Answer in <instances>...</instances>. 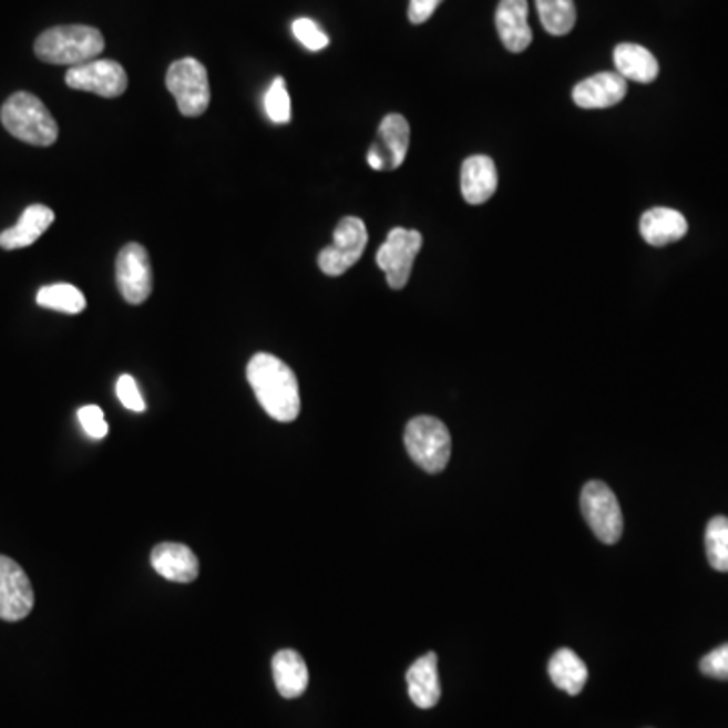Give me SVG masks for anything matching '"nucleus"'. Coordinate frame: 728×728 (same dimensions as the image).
I'll list each match as a JSON object with an SVG mask.
<instances>
[{
  "label": "nucleus",
  "mask_w": 728,
  "mask_h": 728,
  "mask_svg": "<svg viewBox=\"0 0 728 728\" xmlns=\"http://www.w3.org/2000/svg\"><path fill=\"white\" fill-rule=\"evenodd\" d=\"M247 381L267 416L279 423H291L300 416V384L296 372L284 360L257 352L247 365Z\"/></svg>",
  "instance_id": "obj_1"
},
{
  "label": "nucleus",
  "mask_w": 728,
  "mask_h": 728,
  "mask_svg": "<svg viewBox=\"0 0 728 728\" xmlns=\"http://www.w3.org/2000/svg\"><path fill=\"white\" fill-rule=\"evenodd\" d=\"M104 35L88 24H61L37 37L35 55L51 65H81L100 58Z\"/></svg>",
  "instance_id": "obj_2"
},
{
  "label": "nucleus",
  "mask_w": 728,
  "mask_h": 728,
  "mask_svg": "<svg viewBox=\"0 0 728 728\" xmlns=\"http://www.w3.org/2000/svg\"><path fill=\"white\" fill-rule=\"evenodd\" d=\"M4 130L31 146H53L59 139V126L47 105L29 92L12 93L0 107Z\"/></svg>",
  "instance_id": "obj_3"
},
{
  "label": "nucleus",
  "mask_w": 728,
  "mask_h": 728,
  "mask_svg": "<svg viewBox=\"0 0 728 728\" xmlns=\"http://www.w3.org/2000/svg\"><path fill=\"white\" fill-rule=\"evenodd\" d=\"M404 448L421 470L440 474L450 462V429L438 417H416L404 429Z\"/></svg>",
  "instance_id": "obj_4"
},
{
  "label": "nucleus",
  "mask_w": 728,
  "mask_h": 728,
  "mask_svg": "<svg viewBox=\"0 0 728 728\" xmlns=\"http://www.w3.org/2000/svg\"><path fill=\"white\" fill-rule=\"evenodd\" d=\"M166 88L173 93L181 114L186 117L203 116L211 104V85L205 65L197 59L174 61L166 71Z\"/></svg>",
  "instance_id": "obj_5"
},
{
  "label": "nucleus",
  "mask_w": 728,
  "mask_h": 728,
  "mask_svg": "<svg viewBox=\"0 0 728 728\" xmlns=\"http://www.w3.org/2000/svg\"><path fill=\"white\" fill-rule=\"evenodd\" d=\"M581 512L593 534L605 544H615L624 534V514L612 488L593 480L581 492Z\"/></svg>",
  "instance_id": "obj_6"
},
{
  "label": "nucleus",
  "mask_w": 728,
  "mask_h": 728,
  "mask_svg": "<svg viewBox=\"0 0 728 728\" xmlns=\"http://www.w3.org/2000/svg\"><path fill=\"white\" fill-rule=\"evenodd\" d=\"M369 232L367 225L359 217H345L336 225L332 245L318 255V266L326 276L338 278L347 274L350 267L359 264L360 257L367 249Z\"/></svg>",
  "instance_id": "obj_7"
},
{
  "label": "nucleus",
  "mask_w": 728,
  "mask_h": 728,
  "mask_svg": "<svg viewBox=\"0 0 728 728\" xmlns=\"http://www.w3.org/2000/svg\"><path fill=\"white\" fill-rule=\"evenodd\" d=\"M423 247V235L416 229L394 227L377 252V266L384 271L387 284L393 289H403L411 278L416 257Z\"/></svg>",
  "instance_id": "obj_8"
},
{
  "label": "nucleus",
  "mask_w": 728,
  "mask_h": 728,
  "mask_svg": "<svg viewBox=\"0 0 728 728\" xmlns=\"http://www.w3.org/2000/svg\"><path fill=\"white\" fill-rule=\"evenodd\" d=\"M65 83L78 92L95 93L100 98H120L127 90V73L117 61L93 59L70 68L65 73Z\"/></svg>",
  "instance_id": "obj_9"
},
{
  "label": "nucleus",
  "mask_w": 728,
  "mask_h": 728,
  "mask_svg": "<svg viewBox=\"0 0 728 728\" xmlns=\"http://www.w3.org/2000/svg\"><path fill=\"white\" fill-rule=\"evenodd\" d=\"M116 284L122 298L139 306L151 298L152 266L146 247L140 243H127L117 254Z\"/></svg>",
  "instance_id": "obj_10"
},
{
  "label": "nucleus",
  "mask_w": 728,
  "mask_h": 728,
  "mask_svg": "<svg viewBox=\"0 0 728 728\" xmlns=\"http://www.w3.org/2000/svg\"><path fill=\"white\" fill-rule=\"evenodd\" d=\"M35 607L31 581L19 563L0 555V619L21 622Z\"/></svg>",
  "instance_id": "obj_11"
},
{
  "label": "nucleus",
  "mask_w": 728,
  "mask_h": 728,
  "mask_svg": "<svg viewBox=\"0 0 728 728\" xmlns=\"http://www.w3.org/2000/svg\"><path fill=\"white\" fill-rule=\"evenodd\" d=\"M411 127L401 114H389L382 117L377 140L372 142L367 162L375 171H394L404 162L409 151Z\"/></svg>",
  "instance_id": "obj_12"
},
{
  "label": "nucleus",
  "mask_w": 728,
  "mask_h": 728,
  "mask_svg": "<svg viewBox=\"0 0 728 728\" xmlns=\"http://www.w3.org/2000/svg\"><path fill=\"white\" fill-rule=\"evenodd\" d=\"M627 93V81L619 73L603 71L581 81L573 90V100L583 110H603L617 105Z\"/></svg>",
  "instance_id": "obj_13"
},
{
  "label": "nucleus",
  "mask_w": 728,
  "mask_h": 728,
  "mask_svg": "<svg viewBox=\"0 0 728 728\" xmlns=\"http://www.w3.org/2000/svg\"><path fill=\"white\" fill-rule=\"evenodd\" d=\"M496 29L500 41L512 53L526 51L532 43L526 0H500L496 11Z\"/></svg>",
  "instance_id": "obj_14"
},
{
  "label": "nucleus",
  "mask_w": 728,
  "mask_h": 728,
  "mask_svg": "<svg viewBox=\"0 0 728 728\" xmlns=\"http://www.w3.org/2000/svg\"><path fill=\"white\" fill-rule=\"evenodd\" d=\"M151 561L154 571L173 583H193L198 577L197 555L185 544H156Z\"/></svg>",
  "instance_id": "obj_15"
},
{
  "label": "nucleus",
  "mask_w": 728,
  "mask_h": 728,
  "mask_svg": "<svg viewBox=\"0 0 728 728\" xmlns=\"http://www.w3.org/2000/svg\"><path fill=\"white\" fill-rule=\"evenodd\" d=\"M498 188L496 164L490 156H470L462 164V195L470 205H484Z\"/></svg>",
  "instance_id": "obj_16"
},
{
  "label": "nucleus",
  "mask_w": 728,
  "mask_h": 728,
  "mask_svg": "<svg viewBox=\"0 0 728 728\" xmlns=\"http://www.w3.org/2000/svg\"><path fill=\"white\" fill-rule=\"evenodd\" d=\"M55 213L47 205H31L23 211L21 219L0 233V247L7 252L29 247L53 225Z\"/></svg>",
  "instance_id": "obj_17"
},
{
  "label": "nucleus",
  "mask_w": 728,
  "mask_h": 728,
  "mask_svg": "<svg viewBox=\"0 0 728 728\" xmlns=\"http://www.w3.org/2000/svg\"><path fill=\"white\" fill-rule=\"evenodd\" d=\"M639 233L649 245L664 247L680 242L688 233V221L683 213L668 207L649 208L639 221Z\"/></svg>",
  "instance_id": "obj_18"
},
{
  "label": "nucleus",
  "mask_w": 728,
  "mask_h": 728,
  "mask_svg": "<svg viewBox=\"0 0 728 728\" xmlns=\"http://www.w3.org/2000/svg\"><path fill=\"white\" fill-rule=\"evenodd\" d=\"M407 688L413 705L419 708H433L440 703V671L438 656L433 652L413 662V666L407 671Z\"/></svg>",
  "instance_id": "obj_19"
},
{
  "label": "nucleus",
  "mask_w": 728,
  "mask_h": 728,
  "mask_svg": "<svg viewBox=\"0 0 728 728\" xmlns=\"http://www.w3.org/2000/svg\"><path fill=\"white\" fill-rule=\"evenodd\" d=\"M274 683L284 698H300L308 690L310 671L296 649H281L271 659Z\"/></svg>",
  "instance_id": "obj_20"
},
{
  "label": "nucleus",
  "mask_w": 728,
  "mask_h": 728,
  "mask_svg": "<svg viewBox=\"0 0 728 728\" xmlns=\"http://www.w3.org/2000/svg\"><path fill=\"white\" fill-rule=\"evenodd\" d=\"M615 70L625 81L632 80L637 83H652L658 78V59L654 58L652 51L636 43H622L613 51Z\"/></svg>",
  "instance_id": "obj_21"
},
{
  "label": "nucleus",
  "mask_w": 728,
  "mask_h": 728,
  "mask_svg": "<svg viewBox=\"0 0 728 728\" xmlns=\"http://www.w3.org/2000/svg\"><path fill=\"white\" fill-rule=\"evenodd\" d=\"M548 676L558 690L577 696L583 693L589 671L585 662L578 658L571 647H561L555 656L548 659Z\"/></svg>",
  "instance_id": "obj_22"
},
{
  "label": "nucleus",
  "mask_w": 728,
  "mask_h": 728,
  "mask_svg": "<svg viewBox=\"0 0 728 728\" xmlns=\"http://www.w3.org/2000/svg\"><path fill=\"white\" fill-rule=\"evenodd\" d=\"M536 9L544 31L551 35L563 37L571 33L577 21L575 0H536Z\"/></svg>",
  "instance_id": "obj_23"
},
{
  "label": "nucleus",
  "mask_w": 728,
  "mask_h": 728,
  "mask_svg": "<svg viewBox=\"0 0 728 728\" xmlns=\"http://www.w3.org/2000/svg\"><path fill=\"white\" fill-rule=\"evenodd\" d=\"M37 304L55 312L81 314L85 310V296L71 284H53L39 289Z\"/></svg>",
  "instance_id": "obj_24"
},
{
  "label": "nucleus",
  "mask_w": 728,
  "mask_h": 728,
  "mask_svg": "<svg viewBox=\"0 0 728 728\" xmlns=\"http://www.w3.org/2000/svg\"><path fill=\"white\" fill-rule=\"evenodd\" d=\"M706 556L712 568L728 573V519L715 516L706 526Z\"/></svg>",
  "instance_id": "obj_25"
},
{
  "label": "nucleus",
  "mask_w": 728,
  "mask_h": 728,
  "mask_svg": "<svg viewBox=\"0 0 728 728\" xmlns=\"http://www.w3.org/2000/svg\"><path fill=\"white\" fill-rule=\"evenodd\" d=\"M264 105H266L267 117L274 124H289L291 122V100H289V93L286 90V81L281 78L271 81L266 98H264Z\"/></svg>",
  "instance_id": "obj_26"
},
{
  "label": "nucleus",
  "mask_w": 728,
  "mask_h": 728,
  "mask_svg": "<svg viewBox=\"0 0 728 728\" xmlns=\"http://www.w3.org/2000/svg\"><path fill=\"white\" fill-rule=\"evenodd\" d=\"M291 33L308 51H322L330 43V39L324 33L322 27L312 19H306V17L296 19L291 23Z\"/></svg>",
  "instance_id": "obj_27"
},
{
  "label": "nucleus",
  "mask_w": 728,
  "mask_h": 728,
  "mask_svg": "<svg viewBox=\"0 0 728 728\" xmlns=\"http://www.w3.org/2000/svg\"><path fill=\"white\" fill-rule=\"evenodd\" d=\"M83 431L93 438V440H104L107 435V421H105L104 411L95 404H85L78 411Z\"/></svg>",
  "instance_id": "obj_28"
},
{
  "label": "nucleus",
  "mask_w": 728,
  "mask_h": 728,
  "mask_svg": "<svg viewBox=\"0 0 728 728\" xmlns=\"http://www.w3.org/2000/svg\"><path fill=\"white\" fill-rule=\"evenodd\" d=\"M116 394L120 403L124 404L130 411H134V413H144L146 411V403L140 394L139 384L134 381V377L122 375L116 382Z\"/></svg>",
  "instance_id": "obj_29"
},
{
  "label": "nucleus",
  "mask_w": 728,
  "mask_h": 728,
  "mask_svg": "<svg viewBox=\"0 0 728 728\" xmlns=\"http://www.w3.org/2000/svg\"><path fill=\"white\" fill-rule=\"evenodd\" d=\"M700 671L715 680H728V644L706 654L700 659Z\"/></svg>",
  "instance_id": "obj_30"
},
{
  "label": "nucleus",
  "mask_w": 728,
  "mask_h": 728,
  "mask_svg": "<svg viewBox=\"0 0 728 728\" xmlns=\"http://www.w3.org/2000/svg\"><path fill=\"white\" fill-rule=\"evenodd\" d=\"M443 0H411L409 2V21L413 24H423L438 11Z\"/></svg>",
  "instance_id": "obj_31"
}]
</instances>
